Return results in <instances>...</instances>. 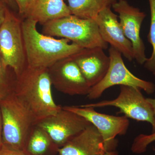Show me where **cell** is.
<instances>
[{"instance_id":"10","label":"cell","mask_w":155,"mask_h":155,"mask_svg":"<svg viewBox=\"0 0 155 155\" xmlns=\"http://www.w3.org/2000/svg\"><path fill=\"white\" fill-rule=\"evenodd\" d=\"M52 86L64 94L87 95L91 87L72 56L61 59L48 68Z\"/></svg>"},{"instance_id":"28","label":"cell","mask_w":155,"mask_h":155,"mask_svg":"<svg viewBox=\"0 0 155 155\" xmlns=\"http://www.w3.org/2000/svg\"><path fill=\"white\" fill-rule=\"evenodd\" d=\"M35 1H36V0H28V4H29V7H28V9H29V8H30V7H31V6H32L34 4V3L35 2ZM27 13H28V12H27Z\"/></svg>"},{"instance_id":"19","label":"cell","mask_w":155,"mask_h":155,"mask_svg":"<svg viewBox=\"0 0 155 155\" xmlns=\"http://www.w3.org/2000/svg\"><path fill=\"white\" fill-rule=\"evenodd\" d=\"M11 69L5 66L0 55V101L14 92L17 77L13 78Z\"/></svg>"},{"instance_id":"20","label":"cell","mask_w":155,"mask_h":155,"mask_svg":"<svg viewBox=\"0 0 155 155\" xmlns=\"http://www.w3.org/2000/svg\"><path fill=\"white\" fill-rule=\"evenodd\" d=\"M155 141V132L150 134H139L134 138L131 150L134 153H143L145 152L149 145Z\"/></svg>"},{"instance_id":"27","label":"cell","mask_w":155,"mask_h":155,"mask_svg":"<svg viewBox=\"0 0 155 155\" xmlns=\"http://www.w3.org/2000/svg\"><path fill=\"white\" fill-rule=\"evenodd\" d=\"M103 155H118V153L115 150L110 151H106Z\"/></svg>"},{"instance_id":"1","label":"cell","mask_w":155,"mask_h":155,"mask_svg":"<svg viewBox=\"0 0 155 155\" xmlns=\"http://www.w3.org/2000/svg\"><path fill=\"white\" fill-rule=\"evenodd\" d=\"M37 22L22 19V28L27 66L48 69L58 61L80 51L83 48L66 38L56 39L40 33Z\"/></svg>"},{"instance_id":"13","label":"cell","mask_w":155,"mask_h":155,"mask_svg":"<svg viewBox=\"0 0 155 155\" xmlns=\"http://www.w3.org/2000/svg\"><path fill=\"white\" fill-rule=\"evenodd\" d=\"M100 47L84 48L72 55L91 87L99 83L107 72L110 58Z\"/></svg>"},{"instance_id":"25","label":"cell","mask_w":155,"mask_h":155,"mask_svg":"<svg viewBox=\"0 0 155 155\" xmlns=\"http://www.w3.org/2000/svg\"><path fill=\"white\" fill-rule=\"evenodd\" d=\"M148 102L151 106L152 108L153 113L154 119V124L152 126L151 133H155V99L150 98H147Z\"/></svg>"},{"instance_id":"2","label":"cell","mask_w":155,"mask_h":155,"mask_svg":"<svg viewBox=\"0 0 155 155\" xmlns=\"http://www.w3.org/2000/svg\"><path fill=\"white\" fill-rule=\"evenodd\" d=\"M48 69L27 66L17 77L14 93L30 110L37 122L62 109L55 102Z\"/></svg>"},{"instance_id":"22","label":"cell","mask_w":155,"mask_h":155,"mask_svg":"<svg viewBox=\"0 0 155 155\" xmlns=\"http://www.w3.org/2000/svg\"><path fill=\"white\" fill-rule=\"evenodd\" d=\"M0 155H28L24 151L11 149L2 146L0 148Z\"/></svg>"},{"instance_id":"7","label":"cell","mask_w":155,"mask_h":155,"mask_svg":"<svg viewBox=\"0 0 155 155\" xmlns=\"http://www.w3.org/2000/svg\"><path fill=\"white\" fill-rule=\"evenodd\" d=\"M62 108L82 116L94 125L101 136L106 151L115 150L118 145L116 136L125 135L129 127L130 122L125 116L102 114L91 107L66 106Z\"/></svg>"},{"instance_id":"18","label":"cell","mask_w":155,"mask_h":155,"mask_svg":"<svg viewBox=\"0 0 155 155\" xmlns=\"http://www.w3.org/2000/svg\"><path fill=\"white\" fill-rule=\"evenodd\" d=\"M150 11V25L148 41L152 47V53L143 64L146 69L155 76V1L148 0Z\"/></svg>"},{"instance_id":"9","label":"cell","mask_w":155,"mask_h":155,"mask_svg":"<svg viewBox=\"0 0 155 155\" xmlns=\"http://www.w3.org/2000/svg\"><path fill=\"white\" fill-rule=\"evenodd\" d=\"M45 130L59 148L91 125L82 116L62 108L51 115L36 123Z\"/></svg>"},{"instance_id":"8","label":"cell","mask_w":155,"mask_h":155,"mask_svg":"<svg viewBox=\"0 0 155 155\" xmlns=\"http://www.w3.org/2000/svg\"><path fill=\"white\" fill-rule=\"evenodd\" d=\"M81 106L94 108L116 107L127 118L148 122L152 126L154 124L151 106L142 94L141 90L137 87L120 85V92L116 98Z\"/></svg>"},{"instance_id":"29","label":"cell","mask_w":155,"mask_h":155,"mask_svg":"<svg viewBox=\"0 0 155 155\" xmlns=\"http://www.w3.org/2000/svg\"></svg>"},{"instance_id":"24","label":"cell","mask_w":155,"mask_h":155,"mask_svg":"<svg viewBox=\"0 0 155 155\" xmlns=\"http://www.w3.org/2000/svg\"><path fill=\"white\" fill-rule=\"evenodd\" d=\"M3 1L5 3L9 8L15 13L18 12V7L14 0H3Z\"/></svg>"},{"instance_id":"11","label":"cell","mask_w":155,"mask_h":155,"mask_svg":"<svg viewBox=\"0 0 155 155\" xmlns=\"http://www.w3.org/2000/svg\"><path fill=\"white\" fill-rule=\"evenodd\" d=\"M112 8L119 14V22L124 35L132 43L134 59L138 64L143 65L147 58L140 31L146 14L138 8L130 5L126 0L117 1Z\"/></svg>"},{"instance_id":"4","label":"cell","mask_w":155,"mask_h":155,"mask_svg":"<svg viewBox=\"0 0 155 155\" xmlns=\"http://www.w3.org/2000/svg\"><path fill=\"white\" fill-rule=\"evenodd\" d=\"M42 33L67 39L83 48L100 47L105 50L108 48L100 35L95 20L72 14L45 23L43 25Z\"/></svg>"},{"instance_id":"3","label":"cell","mask_w":155,"mask_h":155,"mask_svg":"<svg viewBox=\"0 0 155 155\" xmlns=\"http://www.w3.org/2000/svg\"><path fill=\"white\" fill-rule=\"evenodd\" d=\"M2 119L3 145L24 151L25 143L37 121L27 106L15 93L0 101Z\"/></svg>"},{"instance_id":"16","label":"cell","mask_w":155,"mask_h":155,"mask_svg":"<svg viewBox=\"0 0 155 155\" xmlns=\"http://www.w3.org/2000/svg\"><path fill=\"white\" fill-rule=\"evenodd\" d=\"M59 148L47 132L35 124L26 140L24 151L28 155H55Z\"/></svg>"},{"instance_id":"14","label":"cell","mask_w":155,"mask_h":155,"mask_svg":"<svg viewBox=\"0 0 155 155\" xmlns=\"http://www.w3.org/2000/svg\"><path fill=\"white\" fill-rule=\"evenodd\" d=\"M106 150L101 136L91 124L59 148V155H103Z\"/></svg>"},{"instance_id":"12","label":"cell","mask_w":155,"mask_h":155,"mask_svg":"<svg viewBox=\"0 0 155 155\" xmlns=\"http://www.w3.org/2000/svg\"><path fill=\"white\" fill-rule=\"evenodd\" d=\"M118 17L111 8H107L101 11L95 20L103 39L131 62L134 59L132 43L124 35Z\"/></svg>"},{"instance_id":"5","label":"cell","mask_w":155,"mask_h":155,"mask_svg":"<svg viewBox=\"0 0 155 155\" xmlns=\"http://www.w3.org/2000/svg\"><path fill=\"white\" fill-rule=\"evenodd\" d=\"M0 55L5 66L19 76L27 66L22 19L8 8L0 25Z\"/></svg>"},{"instance_id":"26","label":"cell","mask_w":155,"mask_h":155,"mask_svg":"<svg viewBox=\"0 0 155 155\" xmlns=\"http://www.w3.org/2000/svg\"><path fill=\"white\" fill-rule=\"evenodd\" d=\"M3 124L2 114L0 110V148L3 145L2 142Z\"/></svg>"},{"instance_id":"17","label":"cell","mask_w":155,"mask_h":155,"mask_svg":"<svg viewBox=\"0 0 155 155\" xmlns=\"http://www.w3.org/2000/svg\"><path fill=\"white\" fill-rule=\"evenodd\" d=\"M72 15L95 20L101 11L111 8L117 0H66Z\"/></svg>"},{"instance_id":"15","label":"cell","mask_w":155,"mask_h":155,"mask_svg":"<svg viewBox=\"0 0 155 155\" xmlns=\"http://www.w3.org/2000/svg\"><path fill=\"white\" fill-rule=\"evenodd\" d=\"M70 15L71 12L64 0H36L28 9L25 18L43 25Z\"/></svg>"},{"instance_id":"23","label":"cell","mask_w":155,"mask_h":155,"mask_svg":"<svg viewBox=\"0 0 155 155\" xmlns=\"http://www.w3.org/2000/svg\"><path fill=\"white\" fill-rule=\"evenodd\" d=\"M8 8L3 0H0V25L5 20L6 12Z\"/></svg>"},{"instance_id":"6","label":"cell","mask_w":155,"mask_h":155,"mask_svg":"<svg viewBox=\"0 0 155 155\" xmlns=\"http://www.w3.org/2000/svg\"><path fill=\"white\" fill-rule=\"evenodd\" d=\"M109 54L110 64L107 72L99 83L91 87L87 95L89 99L99 98L106 90L117 85L137 87L148 94L154 92L155 84L133 75L125 66L122 54L119 51L110 46Z\"/></svg>"},{"instance_id":"21","label":"cell","mask_w":155,"mask_h":155,"mask_svg":"<svg viewBox=\"0 0 155 155\" xmlns=\"http://www.w3.org/2000/svg\"><path fill=\"white\" fill-rule=\"evenodd\" d=\"M18 8V14L22 19L25 18L29 7L28 0H14Z\"/></svg>"}]
</instances>
